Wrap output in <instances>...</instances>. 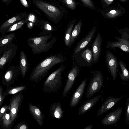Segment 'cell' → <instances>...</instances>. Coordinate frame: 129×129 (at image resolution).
<instances>
[{"label": "cell", "mask_w": 129, "mask_h": 129, "mask_svg": "<svg viewBox=\"0 0 129 129\" xmlns=\"http://www.w3.org/2000/svg\"><path fill=\"white\" fill-rule=\"evenodd\" d=\"M81 57L87 62L90 63L93 58L92 51L89 49H87L81 54Z\"/></svg>", "instance_id": "4dcf8cb0"}, {"label": "cell", "mask_w": 129, "mask_h": 129, "mask_svg": "<svg viewBox=\"0 0 129 129\" xmlns=\"http://www.w3.org/2000/svg\"><path fill=\"white\" fill-rule=\"evenodd\" d=\"M82 26V22L81 20L79 21L75 25L72 30L71 36L70 47L72 45L79 35Z\"/></svg>", "instance_id": "484cf974"}, {"label": "cell", "mask_w": 129, "mask_h": 129, "mask_svg": "<svg viewBox=\"0 0 129 129\" xmlns=\"http://www.w3.org/2000/svg\"><path fill=\"white\" fill-rule=\"evenodd\" d=\"M93 74L86 90V96L88 99L99 91L104 82L103 77L100 71H94Z\"/></svg>", "instance_id": "5b68a950"}, {"label": "cell", "mask_w": 129, "mask_h": 129, "mask_svg": "<svg viewBox=\"0 0 129 129\" xmlns=\"http://www.w3.org/2000/svg\"><path fill=\"white\" fill-rule=\"evenodd\" d=\"M17 50V46L13 44L5 49L2 55L0 56V69L2 70L6 64L10 63L16 56Z\"/></svg>", "instance_id": "30bf717a"}, {"label": "cell", "mask_w": 129, "mask_h": 129, "mask_svg": "<svg viewBox=\"0 0 129 129\" xmlns=\"http://www.w3.org/2000/svg\"><path fill=\"white\" fill-rule=\"evenodd\" d=\"M122 112V108L120 107L110 113L102 120V124L107 125H113L116 124L119 121Z\"/></svg>", "instance_id": "4fadbf2b"}, {"label": "cell", "mask_w": 129, "mask_h": 129, "mask_svg": "<svg viewBox=\"0 0 129 129\" xmlns=\"http://www.w3.org/2000/svg\"><path fill=\"white\" fill-rule=\"evenodd\" d=\"M26 87L25 85H22L11 88H8L4 92L7 95L13 94L21 92L26 89Z\"/></svg>", "instance_id": "f546056e"}, {"label": "cell", "mask_w": 129, "mask_h": 129, "mask_svg": "<svg viewBox=\"0 0 129 129\" xmlns=\"http://www.w3.org/2000/svg\"><path fill=\"white\" fill-rule=\"evenodd\" d=\"M22 5L24 7L26 8L29 7V5L27 2L26 0H20Z\"/></svg>", "instance_id": "74e56055"}, {"label": "cell", "mask_w": 129, "mask_h": 129, "mask_svg": "<svg viewBox=\"0 0 129 129\" xmlns=\"http://www.w3.org/2000/svg\"><path fill=\"white\" fill-rule=\"evenodd\" d=\"M121 35V38L115 37L118 41L109 42L107 46L114 49L115 47H118L122 51L129 53V34L123 32Z\"/></svg>", "instance_id": "9c48e42d"}, {"label": "cell", "mask_w": 129, "mask_h": 129, "mask_svg": "<svg viewBox=\"0 0 129 129\" xmlns=\"http://www.w3.org/2000/svg\"><path fill=\"white\" fill-rule=\"evenodd\" d=\"M101 46L102 38L100 34L98 33L91 47L93 63H96L99 59L101 53Z\"/></svg>", "instance_id": "2e32d148"}, {"label": "cell", "mask_w": 129, "mask_h": 129, "mask_svg": "<svg viewBox=\"0 0 129 129\" xmlns=\"http://www.w3.org/2000/svg\"><path fill=\"white\" fill-rule=\"evenodd\" d=\"M106 61L109 72L112 76L113 80L114 81L117 78L119 65L117 59L112 53L107 51L106 53Z\"/></svg>", "instance_id": "ba28073f"}, {"label": "cell", "mask_w": 129, "mask_h": 129, "mask_svg": "<svg viewBox=\"0 0 129 129\" xmlns=\"http://www.w3.org/2000/svg\"><path fill=\"white\" fill-rule=\"evenodd\" d=\"M50 115L54 118L61 119L63 116L64 111L62 109L60 102L52 104L50 107Z\"/></svg>", "instance_id": "44dd1931"}, {"label": "cell", "mask_w": 129, "mask_h": 129, "mask_svg": "<svg viewBox=\"0 0 129 129\" xmlns=\"http://www.w3.org/2000/svg\"><path fill=\"white\" fill-rule=\"evenodd\" d=\"M107 0L110 1V2H112L113 1V0Z\"/></svg>", "instance_id": "b9f144b4"}, {"label": "cell", "mask_w": 129, "mask_h": 129, "mask_svg": "<svg viewBox=\"0 0 129 129\" xmlns=\"http://www.w3.org/2000/svg\"><path fill=\"white\" fill-rule=\"evenodd\" d=\"M65 59L61 53L46 57L34 68L30 76V80L34 82L39 81L46 76L54 66L63 62Z\"/></svg>", "instance_id": "6da1fadb"}, {"label": "cell", "mask_w": 129, "mask_h": 129, "mask_svg": "<svg viewBox=\"0 0 129 129\" xmlns=\"http://www.w3.org/2000/svg\"><path fill=\"white\" fill-rule=\"evenodd\" d=\"M125 121L126 123L129 124V97L126 102V107L125 109Z\"/></svg>", "instance_id": "836d02e7"}, {"label": "cell", "mask_w": 129, "mask_h": 129, "mask_svg": "<svg viewBox=\"0 0 129 129\" xmlns=\"http://www.w3.org/2000/svg\"><path fill=\"white\" fill-rule=\"evenodd\" d=\"M39 21L35 14L29 13L28 17V21L26 23L28 28L30 30L31 29L38 23Z\"/></svg>", "instance_id": "83f0119b"}, {"label": "cell", "mask_w": 129, "mask_h": 129, "mask_svg": "<svg viewBox=\"0 0 129 129\" xmlns=\"http://www.w3.org/2000/svg\"><path fill=\"white\" fill-rule=\"evenodd\" d=\"M93 127V125L90 124L84 128V129H91Z\"/></svg>", "instance_id": "ab89813d"}, {"label": "cell", "mask_w": 129, "mask_h": 129, "mask_svg": "<svg viewBox=\"0 0 129 129\" xmlns=\"http://www.w3.org/2000/svg\"><path fill=\"white\" fill-rule=\"evenodd\" d=\"M29 14L26 12L18 13L7 20L0 26V33L3 35L6 33L8 29L12 25L27 17Z\"/></svg>", "instance_id": "7c38bea8"}, {"label": "cell", "mask_w": 129, "mask_h": 129, "mask_svg": "<svg viewBox=\"0 0 129 129\" xmlns=\"http://www.w3.org/2000/svg\"><path fill=\"white\" fill-rule=\"evenodd\" d=\"M87 80V79H84L73 94L70 101V106L71 107H75L80 101L84 93Z\"/></svg>", "instance_id": "5bb4252c"}, {"label": "cell", "mask_w": 129, "mask_h": 129, "mask_svg": "<svg viewBox=\"0 0 129 129\" xmlns=\"http://www.w3.org/2000/svg\"><path fill=\"white\" fill-rule=\"evenodd\" d=\"M29 112L31 115L41 126H43L44 116L41 111L37 106L30 103L29 104Z\"/></svg>", "instance_id": "d6986e66"}, {"label": "cell", "mask_w": 129, "mask_h": 129, "mask_svg": "<svg viewBox=\"0 0 129 129\" xmlns=\"http://www.w3.org/2000/svg\"><path fill=\"white\" fill-rule=\"evenodd\" d=\"M110 12L111 13L114 14L116 13V12L115 10H113L111 11Z\"/></svg>", "instance_id": "60d3db41"}, {"label": "cell", "mask_w": 129, "mask_h": 129, "mask_svg": "<svg viewBox=\"0 0 129 129\" xmlns=\"http://www.w3.org/2000/svg\"><path fill=\"white\" fill-rule=\"evenodd\" d=\"M33 3L53 22L57 23L62 19L63 11L54 4L42 0H33Z\"/></svg>", "instance_id": "3957f363"}, {"label": "cell", "mask_w": 129, "mask_h": 129, "mask_svg": "<svg viewBox=\"0 0 129 129\" xmlns=\"http://www.w3.org/2000/svg\"><path fill=\"white\" fill-rule=\"evenodd\" d=\"M119 65L121 71V73H118L120 78L123 81H127L129 79V72L126 68L125 63L122 60L120 61Z\"/></svg>", "instance_id": "4316f807"}, {"label": "cell", "mask_w": 129, "mask_h": 129, "mask_svg": "<svg viewBox=\"0 0 129 129\" xmlns=\"http://www.w3.org/2000/svg\"><path fill=\"white\" fill-rule=\"evenodd\" d=\"M14 123L11 121V112L9 110V112H6L0 119V125L3 129H10Z\"/></svg>", "instance_id": "cb8c5ba5"}, {"label": "cell", "mask_w": 129, "mask_h": 129, "mask_svg": "<svg viewBox=\"0 0 129 129\" xmlns=\"http://www.w3.org/2000/svg\"><path fill=\"white\" fill-rule=\"evenodd\" d=\"M24 96L21 92L14 94L10 98L9 110L11 114V120L14 122L18 117V113Z\"/></svg>", "instance_id": "8992f818"}, {"label": "cell", "mask_w": 129, "mask_h": 129, "mask_svg": "<svg viewBox=\"0 0 129 129\" xmlns=\"http://www.w3.org/2000/svg\"><path fill=\"white\" fill-rule=\"evenodd\" d=\"M77 20L75 19L69 22L64 35V42L66 46L70 47V40L72 32Z\"/></svg>", "instance_id": "d4e9b609"}, {"label": "cell", "mask_w": 129, "mask_h": 129, "mask_svg": "<svg viewBox=\"0 0 129 129\" xmlns=\"http://www.w3.org/2000/svg\"><path fill=\"white\" fill-rule=\"evenodd\" d=\"M52 37V34L45 36L30 37L27 40V44L31 48L33 53L39 54L48 51L52 47L56 41L53 37L49 42L48 41Z\"/></svg>", "instance_id": "7a4b0ae2"}, {"label": "cell", "mask_w": 129, "mask_h": 129, "mask_svg": "<svg viewBox=\"0 0 129 129\" xmlns=\"http://www.w3.org/2000/svg\"><path fill=\"white\" fill-rule=\"evenodd\" d=\"M21 72L19 66L12 65L7 70L2 77V83L9 88L18 78Z\"/></svg>", "instance_id": "52a82bcc"}, {"label": "cell", "mask_w": 129, "mask_h": 129, "mask_svg": "<svg viewBox=\"0 0 129 129\" xmlns=\"http://www.w3.org/2000/svg\"><path fill=\"white\" fill-rule=\"evenodd\" d=\"M3 88L2 86L0 85V107H1L3 104L4 99L7 95L6 93L4 92L3 93Z\"/></svg>", "instance_id": "d590c367"}, {"label": "cell", "mask_w": 129, "mask_h": 129, "mask_svg": "<svg viewBox=\"0 0 129 129\" xmlns=\"http://www.w3.org/2000/svg\"><path fill=\"white\" fill-rule=\"evenodd\" d=\"M38 24L42 30L39 34L40 36H45L52 34L55 30L52 25L49 22L43 20H39Z\"/></svg>", "instance_id": "7402d4cb"}, {"label": "cell", "mask_w": 129, "mask_h": 129, "mask_svg": "<svg viewBox=\"0 0 129 129\" xmlns=\"http://www.w3.org/2000/svg\"><path fill=\"white\" fill-rule=\"evenodd\" d=\"M65 7L71 10H75L77 7V3L75 0H60Z\"/></svg>", "instance_id": "1f68e13d"}, {"label": "cell", "mask_w": 129, "mask_h": 129, "mask_svg": "<svg viewBox=\"0 0 129 129\" xmlns=\"http://www.w3.org/2000/svg\"><path fill=\"white\" fill-rule=\"evenodd\" d=\"M9 108V105H5L1 108L0 112V119L7 112Z\"/></svg>", "instance_id": "8d00e7d4"}, {"label": "cell", "mask_w": 129, "mask_h": 129, "mask_svg": "<svg viewBox=\"0 0 129 129\" xmlns=\"http://www.w3.org/2000/svg\"><path fill=\"white\" fill-rule=\"evenodd\" d=\"M96 28V26L93 27L86 37L78 43L74 50V53L76 54L80 52L89 43L94 35Z\"/></svg>", "instance_id": "e0dca14e"}, {"label": "cell", "mask_w": 129, "mask_h": 129, "mask_svg": "<svg viewBox=\"0 0 129 129\" xmlns=\"http://www.w3.org/2000/svg\"><path fill=\"white\" fill-rule=\"evenodd\" d=\"M80 0L86 7L91 9H96V7L91 0Z\"/></svg>", "instance_id": "d6a6232c"}, {"label": "cell", "mask_w": 129, "mask_h": 129, "mask_svg": "<svg viewBox=\"0 0 129 129\" xmlns=\"http://www.w3.org/2000/svg\"><path fill=\"white\" fill-rule=\"evenodd\" d=\"M80 68L78 65H75L71 68L69 73L68 79L63 89V97L66 96L71 90L77 76L79 73Z\"/></svg>", "instance_id": "8fae6325"}, {"label": "cell", "mask_w": 129, "mask_h": 129, "mask_svg": "<svg viewBox=\"0 0 129 129\" xmlns=\"http://www.w3.org/2000/svg\"><path fill=\"white\" fill-rule=\"evenodd\" d=\"M65 68L64 66L62 64L48 76L43 84L44 91L49 93L58 91L61 87V73Z\"/></svg>", "instance_id": "277c9868"}, {"label": "cell", "mask_w": 129, "mask_h": 129, "mask_svg": "<svg viewBox=\"0 0 129 129\" xmlns=\"http://www.w3.org/2000/svg\"><path fill=\"white\" fill-rule=\"evenodd\" d=\"M28 21V17L23 20L19 21L12 25L7 30L6 33L15 31L21 29L22 26Z\"/></svg>", "instance_id": "f1b7e54d"}, {"label": "cell", "mask_w": 129, "mask_h": 129, "mask_svg": "<svg viewBox=\"0 0 129 129\" xmlns=\"http://www.w3.org/2000/svg\"><path fill=\"white\" fill-rule=\"evenodd\" d=\"M123 97V96L119 98L108 97L98 110L97 116H100L110 110Z\"/></svg>", "instance_id": "9a60e30c"}, {"label": "cell", "mask_w": 129, "mask_h": 129, "mask_svg": "<svg viewBox=\"0 0 129 129\" xmlns=\"http://www.w3.org/2000/svg\"><path fill=\"white\" fill-rule=\"evenodd\" d=\"M15 38V34L14 32L7 35H3L0 38V55L4 50L12 45Z\"/></svg>", "instance_id": "ac0fdd59"}, {"label": "cell", "mask_w": 129, "mask_h": 129, "mask_svg": "<svg viewBox=\"0 0 129 129\" xmlns=\"http://www.w3.org/2000/svg\"><path fill=\"white\" fill-rule=\"evenodd\" d=\"M13 0H2L3 2L5 3L7 5H8L11 3Z\"/></svg>", "instance_id": "f35d334b"}, {"label": "cell", "mask_w": 129, "mask_h": 129, "mask_svg": "<svg viewBox=\"0 0 129 129\" xmlns=\"http://www.w3.org/2000/svg\"><path fill=\"white\" fill-rule=\"evenodd\" d=\"M51 0L54 1V0Z\"/></svg>", "instance_id": "7bdbcfd3"}, {"label": "cell", "mask_w": 129, "mask_h": 129, "mask_svg": "<svg viewBox=\"0 0 129 129\" xmlns=\"http://www.w3.org/2000/svg\"><path fill=\"white\" fill-rule=\"evenodd\" d=\"M101 97V95H99L85 101L79 109V115H82L87 112L98 101Z\"/></svg>", "instance_id": "ffe728a7"}, {"label": "cell", "mask_w": 129, "mask_h": 129, "mask_svg": "<svg viewBox=\"0 0 129 129\" xmlns=\"http://www.w3.org/2000/svg\"><path fill=\"white\" fill-rule=\"evenodd\" d=\"M28 126L24 121L19 123L13 128V129H28Z\"/></svg>", "instance_id": "e575fe53"}, {"label": "cell", "mask_w": 129, "mask_h": 129, "mask_svg": "<svg viewBox=\"0 0 129 129\" xmlns=\"http://www.w3.org/2000/svg\"><path fill=\"white\" fill-rule=\"evenodd\" d=\"M19 66L22 76L24 78L28 69V63L26 55L23 50L20 53Z\"/></svg>", "instance_id": "603a6c76"}]
</instances>
